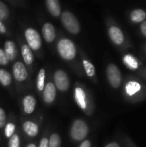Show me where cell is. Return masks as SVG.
<instances>
[{
	"label": "cell",
	"mask_w": 146,
	"mask_h": 147,
	"mask_svg": "<svg viewBox=\"0 0 146 147\" xmlns=\"http://www.w3.org/2000/svg\"><path fill=\"white\" fill-rule=\"evenodd\" d=\"M58 52L65 60H71L76 57L77 49L74 43L69 39H61L58 43Z\"/></svg>",
	"instance_id": "6da1fadb"
},
{
	"label": "cell",
	"mask_w": 146,
	"mask_h": 147,
	"mask_svg": "<svg viewBox=\"0 0 146 147\" xmlns=\"http://www.w3.org/2000/svg\"><path fill=\"white\" fill-rule=\"evenodd\" d=\"M61 22L67 31L73 34H77L80 32V23L77 17L70 11H65L61 15Z\"/></svg>",
	"instance_id": "7a4b0ae2"
},
{
	"label": "cell",
	"mask_w": 146,
	"mask_h": 147,
	"mask_svg": "<svg viewBox=\"0 0 146 147\" xmlns=\"http://www.w3.org/2000/svg\"><path fill=\"white\" fill-rule=\"evenodd\" d=\"M89 133L87 124L82 120H77L73 122L71 128V136L75 140H83L85 139Z\"/></svg>",
	"instance_id": "3957f363"
},
{
	"label": "cell",
	"mask_w": 146,
	"mask_h": 147,
	"mask_svg": "<svg viewBox=\"0 0 146 147\" xmlns=\"http://www.w3.org/2000/svg\"><path fill=\"white\" fill-rule=\"evenodd\" d=\"M25 38L28 42V46L30 47V49L33 50H39L41 47V38L39 34V33L32 28H28L25 31Z\"/></svg>",
	"instance_id": "277c9868"
},
{
	"label": "cell",
	"mask_w": 146,
	"mask_h": 147,
	"mask_svg": "<svg viewBox=\"0 0 146 147\" xmlns=\"http://www.w3.org/2000/svg\"><path fill=\"white\" fill-rule=\"evenodd\" d=\"M107 76L108 79L110 83V84L114 88H118L120 85L121 83V73L119 70V68L114 65L111 64L107 68Z\"/></svg>",
	"instance_id": "5b68a950"
},
{
	"label": "cell",
	"mask_w": 146,
	"mask_h": 147,
	"mask_svg": "<svg viewBox=\"0 0 146 147\" xmlns=\"http://www.w3.org/2000/svg\"><path fill=\"white\" fill-rule=\"evenodd\" d=\"M54 81L56 84L55 87H57V89L60 91H66L70 87L69 78L67 74L62 70H58L54 73Z\"/></svg>",
	"instance_id": "8992f818"
},
{
	"label": "cell",
	"mask_w": 146,
	"mask_h": 147,
	"mask_svg": "<svg viewBox=\"0 0 146 147\" xmlns=\"http://www.w3.org/2000/svg\"><path fill=\"white\" fill-rule=\"evenodd\" d=\"M13 75L15 80L22 82L28 78V71L23 63L18 61L15 62L13 66Z\"/></svg>",
	"instance_id": "52a82bcc"
},
{
	"label": "cell",
	"mask_w": 146,
	"mask_h": 147,
	"mask_svg": "<svg viewBox=\"0 0 146 147\" xmlns=\"http://www.w3.org/2000/svg\"><path fill=\"white\" fill-rule=\"evenodd\" d=\"M56 98V87L52 83H48L43 90V99L46 103H52Z\"/></svg>",
	"instance_id": "ba28073f"
},
{
	"label": "cell",
	"mask_w": 146,
	"mask_h": 147,
	"mask_svg": "<svg viewBox=\"0 0 146 147\" xmlns=\"http://www.w3.org/2000/svg\"><path fill=\"white\" fill-rule=\"evenodd\" d=\"M42 34L46 42H52L56 38V30L52 24L46 22L42 27Z\"/></svg>",
	"instance_id": "9c48e42d"
},
{
	"label": "cell",
	"mask_w": 146,
	"mask_h": 147,
	"mask_svg": "<svg viewBox=\"0 0 146 147\" xmlns=\"http://www.w3.org/2000/svg\"><path fill=\"white\" fill-rule=\"evenodd\" d=\"M109 37L112 41L117 45H120L124 41V34L122 31L117 27H111L108 30Z\"/></svg>",
	"instance_id": "30bf717a"
},
{
	"label": "cell",
	"mask_w": 146,
	"mask_h": 147,
	"mask_svg": "<svg viewBox=\"0 0 146 147\" xmlns=\"http://www.w3.org/2000/svg\"><path fill=\"white\" fill-rule=\"evenodd\" d=\"M4 53L8 60H14L16 57V46L11 40H7L4 44Z\"/></svg>",
	"instance_id": "8fae6325"
},
{
	"label": "cell",
	"mask_w": 146,
	"mask_h": 147,
	"mask_svg": "<svg viewBox=\"0 0 146 147\" xmlns=\"http://www.w3.org/2000/svg\"><path fill=\"white\" fill-rule=\"evenodd\" d=\"M75 100H76L77 105L81 109H85L87 108L86 95H85L84 90L80 87H77L76 90H75Z\"/></svg>",
	"instance_id": "7c38bea8"
},
{
	"label": "cell",
	"mask_w": 146,
	"mask_h": 147,
	"mask_svg": "<svg viewBox=\"0 0 146 147\" xmlns=\"http://www.w3.org/2000/svg\"><path fill=\"white\" fill-rule=\"evenodd\" d=\"M36 100L33 96H26L23 99V109L26 114H32L35 109Z\"/></svg>",
	"instance_id": "4fadbf2b"
},
{
	"label": "cell",
	"mask_w": 146,
	"mask_h": 147,
	"mask_svg": "<svg viewBox=\"0 0 146 147\" xmlns=\"http://www.w3.org/2000/svg\"><path fill=\"white\" fill-rule=\"evenodd\" d=\"M46 4L48 11L53 16H59L61 14L60 4H59V1H57V0H46Z\"/></svg>",
	"instance_id": "5bb4252c"
},
{
	"label": "cell",
	"mask_w": 146,
	"mask_h": 147,
	"mask_svg": "<svg viewBox=\"0 0 146 147\" xmlns=\"http://www.w3.org/2000/svg\"><path fill=\"white\" fill-rule=\"evenodd\" d=\"M24 132L30 137H35L39 133V127L37 124L33 121H25L23 124Z\"/></svg>",
	"instance_id": "9a60e30c"
},
{
	"label": "cell",
	"mask_w": 146,
	"mask_h": 147,
	"mask_svg": "<svg viewBox=\"0 0 146 147\" xmlns=\"http://www.w3.org/2000/svg\"><path fill=\"white\" fill-rule=\"evenodd\" d=\"M22 55L24 62L28 65H31L34 61V54L28 45H23L22 47Z\"/></svg>",
	"instance_id": "2e32d148"
},
{
	"label": "cell",
	"mask_w": 146,
	"mask_h": 147,
	"mask_svg": "<svg viewBox=\"0 0 146 147\" xmlns=\"http://www.w3.org/2000/svg\"><path fill=\"white\" fill-rule=\"evenodd\" d=\"M146 18V12L143 9H138L133 10L131 13V19L133 22H145Z\"/></svg>",
	"instance_id": "e0dca14e"
},
{
	"label": "cell",
	"mask_w": 146,
	"mask_h": 147,
	"mask_svg": "<svg viewBox=\"0 0 146 147\" xmlns=\"http://www.w3.org/2000/svg\"><path fill=\"white\" fill-rule=\"evenodd\" d=\"M140 90H141V85L138 82H135V81H131L127 83L126 85V90L129 96H133L138 93Z\"/></svg>",
	"instance_id": "ac0fdd59"
},
{
	"label": "cell",
	"mask_w": 146,
	"mask_h": 147,
	"mask_svg": "<svg viewBox=\"0 0 146 147\" xmlns=\"http://www.w3.org/2000/svg\"><path fill=\"white\" fill-rule=\"evenodd\" d=\"M123 61L126 64V65L127 67H129L131 70H136L139 66V63H138L137 59L131 54H126L124 57Z\"/></svg>",
	"instance_id": "d6986e66"
},
{
	"label": "cell",
	"mask_w": 146,
	"mask_h": 147,
	"mask_svg": "<svg viewBox=\"0 0 146 147\" xmlns=\"http://www.w3.org/2000/svg\"><path fill=\"white\" fill-rule=\"evenodd\" d=\"M11 81L12 78L10 74L7 71L0 69V84L3 86H8L11 84Z\"/></svg>",
	"instance_id": "ffe728a7"
},
{
	"label": "cell",
	"mask_w": 146,
	"mask_h": 147,
	"mask_svg": "<svg viewBox=\"0 0 146 147\" xmlns=\"http://www.w3.org/2000/svg\"><path fill=\"white\" fill-rule=\"evenodd\" d=\"M45 78H46V71L44 69H40L37 77V89L38 90L41 91L44 90L45 87Z\"/></svg>",
	"instance_id": "44dd1931"
},
{
	"label": "cell",
	"mask_w": 146,
	"mask_h": 147,
	"mask_svg": "<svg viewBox=\"0 0 146 147\" xmlns=\"http://www.w3.org/2000/svg\"><path fill=\"white\" fill-rule=\"evenodd\" d=\"M61 146V139L60 136L57 134L51 135L48 140V147H60Z\"/></svg>",
	"instance_id": "7402d4cb"
},
{
	"label": "cell",
	"mask_w": 146,
	"mask_h": 147,
	"mask_svg": "<svg viewBox=\"0 0 146 147\" xmlns=\"http://www.w3.org/2000/svg\"><path fill=\"white\" fill-rule=\"evenodd\" d=\"M83 67L85 69V71L87 73V75L89 77H93L96 73V69H95V66L88 60L84 59L83 61Z\"/></svg>",
	"instance_id": "603a6c76"
},
{
	"label": "cell",
	"mask_w": 146,
	"mask_h": 147,
	"mask_svg": "<svg viewBox=\"0 0 146 147\" xmlns=\"http://www.w3.org/2000/svg\"><path fill=\"white\" fill-rule=\"evenodd\" d=\"M9 10L5 3L0 1V20H5L9 17Z\"/></svg>",
	"instance_id": "cb8c5ba5"
},
{
	"label": "cell",
	"mask_w": 146,
	"mask_h": 147,
	"mask_svg": "<svg viewBox=\"0 0 146 147\" xmlns=\"http://www.w3.org/2000/svg\"><path fill=\"white\" fill-rule=\"evenodd\" d=\"M15 130V126L13 123H8L5 125V129H4V133H5V136L7 138H11L14 135Z\"/></svg>",
	"instance_id": "d4e9b609"
},
{
	"label": "cell",
	"mask_w": 146,
	"mask_h": 147,
	"mask_svg": "<svg viewBox=\"0 0 146 147\" xmlns=\"http://www.w3.org/2000/svg\"><path fill=\"white\" fill-rule=\"evenodd\" d=\"M20 146V140L17 134H14L11 138H9V147H19Z\"/></svg>",
	"instance_id": "484cf974"
},
{
	"label": "cell",
	"mask_w": 146,
	"mask_h": 147,
	"mask_svg": "<svg viewBox=\"0 0 146 147\" xmlns=\"http://www.w3.org/2000/svg\"><path fill=\"white\" fill-rule=\"evenodd\" d=\"M6 124V115L4 110L0 108V128L3 127Z\"/></svg>",
	"instance_id": "4316f807"
},
{
	"label": "cell",
	"mask_w": 146,
	"mask_h": 147,
	"mask_svg": "<svg viewBox=\"0 0 146 147\" xmlns=\"http://www.w3.org/2000/svg\"><path fill=\"white\" fill-rule=\"evenodd\" d=\"M8 59L4 53V51L0 48V65H6L8 64Z\"/></svg>",
	"instance_id": "83f0119b"
},
{
	"label": "cell",
	"mask_w": 146,
	"mask_h": 147,
	"mask_svg": "<svg viewBox=\"0 0 146 147\" xmlns=\"http://www.w3.org/2000/svg\"><path fill=\"white\" fill-rule=\"evenodd\" d=\"M39 147H48V140L46 138H43L40 142Z\"/></svg>",
	"instance_id": "f1b7e54d"
},
{
	"label": "cell",
	"mask_w": 146,
	"mask_h": 147,
	"mask_svg": "<svg viewBox=\"0 0 146 147\" xmlns=\"http://www.w3.org/2000/svg\"><path fill=\"white\" fill-rule=\"evenodd\" d=\"M4 33H6V28L3 23V22L0 20V34H4Z\"/></svg>",
	"instance_id": "f546056e"
},
{
	"label": "cell",
	"mask_w": 146,
	"mask_h": 147,
	"mask_svg": "<svg viewBox=\"0 0 146 147\" xmlns=\"http://www.w3.org/2000/svg\"><path fill=\"white\" fill-rule=\"evenodd\" d=\"M141 32H142V34L146 37V21L143 22V23L141 25Z\"/></svg>",
	"instance_id": "4dcf8cb0"
},
{
	"label": "cell",
	"mask_w": 146,
	"mask_h": 147,
	"mask_svg": "<svg viewBox=\"0 0 146 147\" xmlns=\"http://www.w3.org/2000/svg\"><path fill=\"white\" fill-rule=\"evenodd\" d=\"M79 147H91V143L89 140H84Z\"/></svg>",
	"instance_id": "1f68e13d"
},
{
	"label": "cell",
	"mask_w": 146,
	"mask_h": 147,
	"mask_svg": "<svg viewBox=\"0 0 146 147\" xmlns=\"http://www.w3.org/2000/svg\"><path fill=\"white\" fill-rule=\"evenodd\" d=\"M106 147H120V146L117 144V143H115V142H113V143H110V144H108V145H107Z\"/></svg>",
	"instance_id": "d6a6232c"
},
{
	"label": "cell",
	"mask_w": 146,
	"mask_h": 147,
	"mask_svg": "<svg viewBox=\"0 0 146 147\" xmlns=\"http://www.w3.org/2000/svg\"><path fill=\"white\" fill-rule=\"evenodd\" d=\"M27 147H36V146L34 144H29V145H28Z\"/></svg>",
	"instance_id": "836d02e7"
}]
</instances>
